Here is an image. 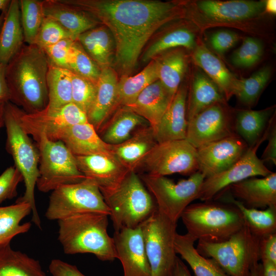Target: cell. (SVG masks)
Here are the masks:
<instances>
[{"mask_svg":"<svg viewBox=\"0 0 276 276\" xmlns=\"http://www.w3.org/2000/svg\"><path fill=\"white\" fill-rule=\"evenodd\" d=\"M88 13L111 32L115 42L113 64L122 76L135 68L144 47L165 24L178 18L174 2L148 0H62Z\"/></svg>","mask_w":276,"mask_h":276,"instance_id":"6da1fadb","label":"cell"},{"mask_svg":"<svg viewBox=\"0 0 276 276\" xmlns=\"http://www.w3.org/2000/svg\"><path fill=\"white\" fill-rule=\"evenodd\" d=\"M49 60L36 44H25L6 64L5 78L9 102L27 113L39 111L48 103Z\"/></svg>","mask_w":276,"mask_h":276,"instance_id":"7a4b0ae2","label":"cell"},{"mask_svg":"<svg viewBox=\"0 0 276 276\" xmlns=\"http://www.w3.org/2000/svg\"><path fill=\"white\" fill-rule=\"evenodd\" d=\"M108 216L88 212L58 220V240L64 254H91L102 261L117 259L113 237L107 232Z\"/></svg>","mask_w":276,"mask_h":276,"instance_id":"3957f363","label":"cell"},{"mask_svg":"<svg viewBox=\"0 0 276 276\" xmlns=\"http://www.w3.org/2000/svg\"><path fill=\"white\" fill-rule=\"evenodd\" d=\"M22 109L8 101L5 105L4 121L6 131L5 149L12 156L14 166L24 178L25 191L16 202L29 203L32 208V221L41 229V220L35 203V188L38 177L39 154L37 146L20 126Z\"/></svg>","mask_w":276,"mask_h":276,"instance_id":"277c9868","label":"cell"},{"mask_svg":"<svg viewBox=\"0 0 276 276\" xmlns=\"http://www.w3.org/2000/svg\"><path fill=\"white\" fill-rule=\"evenodd\" d=\"M180 218L187 233L196 240L221 242L239 231L245 222L234 205L212 200L190 204Z\"/></svg>","mask_w":276,"mask_h":276,"instance_id":"5b68a950","label":"cell"},{"mask_svg":"<svg viewBox=\"0 0 276 276\" xmlns=\"http://www.w3.org/2000/svg\"><path fill=\"white\" fill-rule=\"evenodd\" d=\"M114 232L140 227L157 210L156 202L138 173L129 171L120 184L102 194Z\"/></svg>","mask_w":276,"mask_h":276,"instance_id":"8992f818","label":"cell"},{"mask_svg":"<svg viewBox=\"0 0 276 276\" xmlns=\"http://www.w3.org/2000/svg\"><path fill=\"white\" fill-rule=\"evenodd\" d=\"M198 241L197 251L213 259L229 276H250L251 268L260 260V238L245 224L225 241Z\"/></svg>","mask_w":276,"mask_h":276,"instance_id":"52a82bcc","label":"cell"},{"mask_svg":"<svg viewBox=\"0 0 276 276\" xmlns=\"http://www.w3.org/2000/svg\"><path fill=\"white\" fill-rule=\"evenodd\" d=\"M36 146L39 154L36 187L39 191L52 192L85 178L77 166L75 156L61 141L41 138Z\"/></svg>","mask_w":276,"mask_h":276,"instance_id":"ba28073f","label":"cell"},{"mask_svg":"<svg viewBox=\"0 0 276 276\" xmlns=\"http://www.w3.org/2000/svg\"><path fill=\"white\" fill-rule=\"evenodd\" d=\"M139 175L153 197L157 210L174 223H177L186 208L197 199L205 179L198 171L188 179L177 182L166 176H152L143 174Z\"/></svg>","mask_w":276,"mask_h":276,"instance_id":"9c48e42d","label":"cell"},{"mask_svg":"<svg viewBox=\"0 0 276 276\" xmlns=\"http://www.w3.org/2000/svg\"><path fill=\"white\" fill-rule=\"evenodd\" d=\"M151 276H172L177 223L157 210L140 226Z\"/></svg>","mask_w":276,"mask_h":276,"instance_id":"30bf717a","label":"cell"},{"mask_svg":"<svg viewBox=\"0 0 276 276\" xmlns=\"http://www.w3.org/2000/svg\"><path fill=\"white\" fill-rule=\"evenodd\" d=\"M88 212L110 215L98 186L85 178L79 182L61 186L53 191L45 212L50 220H59L72 215Z\"/></svg>","mask_w":276,"mask_h":276,"instance_id":"8fae6325","label":"cell"},{"mask_svg":"<svg viewBox=\"0 0 276 276\" xmlns=\"http://www.w3.org/2000/svg\"><path fill=\"white\" fill-rule=\"evenodd\" d=\"M198 171L197 149L185 139L157 143L135 172L166 176L174 173L190 176Z\"/></svg>","mask_w":276,"mask_h":276,"instance_id":"7c38bea8","label":"cell"},{"mask_svg":"<svg viewBox=\"0 0 276 276\" xmlns=\"http://www.w3.org/2000/svg\"><path fill=\"white\" fill-rule=\"evenodd\" d=\"M19 121L24 131L36 142L41 138L59 141L67 128L88 122L86 114L73 102L56 108L47 106L43 109L31 113L22 110Z\"/></svg>","mask_w":276,"mask_h":276,"instance_id":"4fadbf2b","label":"cell"},{"mask_svg":"<svg viewBox=\"0 0 276 276\" xmlns=\"http://www.w3.org/2000/svg\"><path fill=\"white\" fill-rule=\"evenodd\" d=\"M269 124L261 138L250 146L242 156L226 170L205 178L200 188L197 199L203 201L212 200L231 185L245 179L271 174L264 162L258 157L257 151L268 134Z\"/></svg>","mask_w":276,"mask_h":276,"instance_id":"5bb4252c","label":"cell"},{"mask_svg":"<svg viewBox=\"0 0 276 276\" xmlns=\"http://www.w3.org/2000/svg\"><path fill=\"white\" fill-rule=\"evenodd\" d=\"M224 102L215 103L188 121L186 140L195 148L237 134Z\"/></svg>","mask_w":276,"mask_h":276,"instance_id":"9a60e30c","label":"cell"},{"mask_svg":"<svg viewBox=\"0 0 276 276\" xmlns=\"http://www.w3.org/2000/svg\"><path fill=\"white\" fill-rule=\"evenodd\" d=\"M248 147L235 134L197 148L198 171L205 178L223 171L237 162Z\"/></svg>","mask_w":276,"mask_h":276,"instance_id":"2e32d148","label":"cell"},{"mask_svg":"<svg viewBox=\"0 0 276 276\" xmlns=\"http://www.w3.org/2000/svg\"><path fill=\"white\" fill-rule=\"evenodd\" d=\"M113 239L124 276H151L140 226L114 232Z\"/></svg>","mask_w":276,"mask_h":276,"instance_id":"e0dca14e","label":"cell"},{"mask_svg":"<svg viewBox=\"0 0 276 276\" xmlns=\"http://www.w3.org/2000/svg\"><path fill=\"white\" fill-rule=\"evenodd\" d=\"M77 166L86 179L95 183L102 194L116 188L129 171L112 153L75 156Z\"/></svg>","mask_w":276,"mask_h":276,"instance_id":"ac0fdd59","label":"cell"},{"mask_svg":"<svg viewBox=\"0 0 276 276\" xmlns=\"http://www.w3.org/2000/svg\"><path fill=\"white\" fill-rule=\"evenodd\" d=\"M224 190L249 208H276V173L261 178L250 177ZM223 190V191H224Z\"/></svg>","mask_w":276,"mask_h":276,"instance_id":"d6986e66","label":"cell"},{"mask_svg":"<svg viewBox=\"0 0 276 276\" xmlns=\"http://www.w3.org/2000/svg\"><path fill=\"white\" fill-rule=\"evenodd\" d=\"M187 96L186 86H179L154 130L157 143L186 139L188 126L186 115Z\"/></svg>","mask_w":276,"mask_h":276,"instance_id":"ffe728a7","label":"cell"},{"mask_svg":"<svg viewBox=\"0 0 276 276\" xmlns=\"http://www.w3.org/2000/svg\"><path fill=\"white\" fill-rule=\"evenodd\" d=\"M173 97L157 80L146 87L133 102L124 107L145 119L154 130Z\"/></svg>","mask_w":276,"mask_h":276,"instance_id":"44dd1931","label":"cell"},{"mask_svg":"<svg viewBox=\"0 0 276 276\" xmlns=\"http://www.w3.org/2000/svg\"><path fill=\"white\" fill-rule=\"evenodd\" d=\"M118 82L112 67L101 68L95 99L86 114L88 122L97 131L113 112Z\"/></svg>","mask_w":276,"mask_h":276,"instance_id":"7402d4cb","label":"cell"},{"mask_svg":"<svg viewBox=\"0 0 276 276\" xmlns=\"http://www.w3.org/2000/svg\"><path fill=\"white\" fill-rule=\"evenodd\" d=\"M150 126L144 118L124 106L118 108L97 131L102 141L109 145L121 144L140 130Z\"/></svg>","mask_w":276,"mask_h":276,"instance_id":"603a6c76","label":"cell"},{"mask_svg":"<svg viewBox=\"0 0 276 276\" xmlns=\"http://www.w3.org/2000/svg\"><path fill=\"white\" fill-rule=\"evenodd\" d=\"M42 4L44 16L57 21L76 39L80 34L101 25L88 13L62 0H44Z\"/></svg>","mask_w":276,"mask_h":276,"instance_id":"cb8c5ba5","label":"cell"},{"mask_svg":"<svg viewBox=\"0 0 276 276\" xmlns=\"http://www.w3.org/2000/svg\"><path fill=\"white\" fill-rule=\"evenodd\" d=\"M262 1L232 0L200 1L198 7L206 17L218 21H238L260 14L264 9Z\"/></svg>","mask_w":276,"mask_h":276,"instance_id":"d4e9b609","label":"cell"},{"mask_svg":"<svg viewBox=\"0 0 276 276\" xmlns=\"http://www.w3.org/2000/svg\"><path fill=\"white\" fill-rule=\"evenodd\" d=\"M59 141L75 156H86L111 152V145L104 142L94 126L88 122L67 128Z\"/></svg>","mask_w":276,"mask_h":276,"instance_id":"484cf974","label":"cell"},{"mask_svg":"<svg viewBox=\"0 0 276 276\" xmlns=\"http://www.w3.org/2000/svg\"><path fill=\"white\" fill-rule=\"evenodd\" d=\"M157 143L154 130L149 126L140 130L125 142L111 145V152L128 170L135 172Z\"/></svg>","mask_w":276,"mask_h":276,"instance_id":"4316f807","label":"cell"},{"mask_svg":"<svg viewBox=\"0 0 276 276\" xmlns=\"http://www.w3.org/2000/svg\"><path fill=\"white\" fill-rule=\"evenodd\" d=\"M76 40L101 68L111 67L115 58L116 44L106 26L100 25L88 30L79 35Z\"/></svg>","mask_w":276,"mask_h":276,"instance_id":"83f0119b","label":"cell"},{"mask_svg":"<svg viewBox=\"0 0 276 276\" xmlns=\"http://www.w3.org/2000/svg\"><path fill=\"white\" fill-rule=\"evenodd\" d=\"M19 1L11 0L0 30V63L7 64L24 45Z\"/></svg>","mask_w":276,"mask_h":276,"instance_id":"f1b7e54d","label":"cell"},{"mask_svg":"<svg viewBox=\"0 0 276 276\" xmlns=\"http://www.w3.org/2000/svg\"><path fill=\"white\" fill-rule=\"evenodd\" d=\"M193 59L217 85L226 100L233 95V87L237 78L226 68L221 60L205 47L195 50Z\"/></svg>","mask_w":276,"mask_h":276,"instance_id":"f546056e","label":"cell"},{"mask_svg":"<svg viewBox=\"0 0 276 276\" xmlns=\"http://www.w3.org/2000/svg\"><path fill=\"white\" fill-rule=\"evenodd\" d=\"M196 240L188 234H176L174 246L176 254L190 266L195 276H229L213 259L203 257L194 246Z\"/></svg>","mask_w":276,"mask_h":276,"instance_id":"4dcf8cb0","label":"cell"},{"mask_svg":"<svg viewBox=\"0 0 276 276\" xmlns=\"http://www.w3.org/2000/svg\"><path fill=\"white\" fill-rule=\"evenodd\" d=\"M224 98L217 85L201 73H197L193 79L188 102L187 121L209 106L224 102Z\"/></svg>","mask_w":276,"mask_h":276,"instance_id":"1f68e13d","label":"cell"},{"mask_svg":"<svg viewBox=\"0 0 276 276\" xmlns=\"http://www.w3.org/2000/svg\"><path fill=\"white\" fill-rule=\"evenodd\" d=\"M273 107L262 110H241L234 118L236 133L248 147L255 145L263 135L271 119Z\"/></svg>","mask_w":276,"mask_h":276,"instance_id":"d6a6232c","label":"cell"},{"mask_svg":"<svg viewBox=\"0 0 276 276\" xmlns=\"http://www.w3.org/2000/svg\"><path fill=\"white\" fill-rule=\"evenodd\" d=\"M157 80L154 60L134 76H121L117 85L113 112L119 107L131 103L146 87Z\"/></svg>","mask_w":276,"mask_h":276,"instance_id":"836d02e7","label":"cell"},{"mask_svg":"<svg viewBox=\"0 0 276 276\" xmlns=\"http://www.w3.org/2000/svg\"><path fill=\"white\" fill-rule=\"evenodd\" d=\"M221 198L237 208L242 214L245 224L252 234L261 238L276 233V208H267L259 210L246 207L241 201L233 198L230 194H223Z\"/></svg>","mask_w":276,"mask_h":276,"instance_id":"e575fe53","label":"cell"},{"mask_svg":"<svg viewBox=\"0 0 276 276\" xmlns=\"http://www.w3.org/2000/svg\"><path fill=\"white\" fill-rule=\"evenodd\" d=\"M0 276H47L40 262L14 250L10 243L0 246Z\"/></svg>","mask_w":276,"mask_h":276,"instance_id":"d590c367","label":"cell"},{"mask_svg":"<svg viewBox=\"0 0 276 276\" xmlns=\"http://www.w3.org/2000/svg\"><path fill=\"white\" fill-rule=\"evenodd\" d=\"M158 80L174 97L178 89L186 70V58L183 52L176 50L154 58Z\"/></svg>","mask_w":276,"mask_h":276,"instance_id":"8d00e7d4","label":"cell"},{"mask_svg":"<svg viewBox=\"0 0 276 276\" xmlns=\"http://www.w3.org/2000/svg\"><path fill=\"white\" fill-rule=\"evenodd\" d=\"M32 212L31 205L25 202L0 206V246L10 243L14 237L30 230V222L21 224L20 222Z\"/></svg>","mask_w":276,"mask_h":276,"instance_id":"74e56055","label":"cell"},{"mask_svg":"<svg viewBox=\"0 0 276 276\" xmlns=\"http://www.w3.org/2000/svg\"><path fill=\"white\" fill-rule=\"evenodd\" d=\"M47 84L48 107L59 108L72 102L71 71L49 61Z\"/></svg>","mask_w":276,"mask_h":276,"instance_id":"f35d334b","label":"cell"},{"mask_svg":"<svg viewBox=\"0 0 276 276\" xmlns=\"http://www.w3.org/2000/svg\"><path fill=\"white\" fill-rule=\"evenodd\" d=\"M195 45L193 32L186 28H177L164 34L150 44L144 52L142 60L144 62H149L170 49L180 47L191 49Z\"/></svg>","mask_w":276,"mask_h":276,"instance_id":"ab89813d","label":"cell"},{"mask_svg":"<svg viewBox=\"0 0 276 276\" xmlns=\"http://www.w3.org/2000/svg\"><path fill=\"white\" fill-rule=\"evenodd\" d=\"M271 73L270 68L265 66L249 78L236 79L233 87V95H235L244 105L253 106L269 81Z\"/></svg>","mask_w":276,"mask_h":276,"instance_id":"60d3db41","label":"cell"},{"mask_svg":"<svg viewBox=\"0 0 276 276\" xmlns=\"http://www.w3.org/2000/svg\"><path fill=\"white\" fill-rule=\"evenodd\" d=\"M21 24L25 42L34 44L44 17L42 1L19 0Z\"/></svg>","mask_w":276,"mask_h":276,"instance_id":"b9f144b4","label":"cell"},{"mask_svg":"<svg viewBox=\"0 0 276 276\" xmlns=\"http://www.w3.org/2000/svg\"><path fill=\"white\" fill-rule=\"evenodd\" d=\"M69 70L95 84H97L101 72V68L86 53L76 40L72 47L69 62Z\"/></svg>","mask_w":276,"mask_h":276,"instance_id":"7bdbcfd3","label":"cell"},{"mask_svg":"<svg viewBox=\"0 0 276 276\" xmlns=\"http://www.w3.org/2000/svg\"><path fill=\"white\" fill-rule=\"evenodd\" d=\"M72 102L86 114L96 94L97 84L71 71Z\"/></svg>","mask_w":276,"mask_h":276,"instance_id":"ee69618b","label":"cell"},{"mask_svg":"<svg viewBox=\"0 0 276 276\" xmlns=\"http://www.w3.org/2000/svg\"><path fill=\"white\" fill-rule=\"evenodd\" d=\"M66 39L76 40V38L59 23L44 16L34 44L43 49Z\"/></svg>","mask_w":276,"mask_h":276,"instance_id":"f6af8a7d","label":"cell"},{"mask_svg":"<svg viewBox=\"0 0 276 276\" xmlns=\"http://www.w3.org/2000/svg\"><path fill=\"white\" fill-rule=\"evenodd\" d=\"M263 47L261 42L254 38H245L241 46L233 53L231 61L235 66L248 67L256 64L261 58Z\"/></svg>","mask_w":276,"mask_h":276,"instance_id":"bcb514c9","label":"cell"},{"mask_svg":"<svg viewBox=\"0 0 276 276\" xmlns=\"http://www.w3.org/2000/svg\"><path fill=\"white\" fill-rule=\"evenodd\" d=\"M22 181V175L14 166L5 170L0 175V204L17 196V187Z\"/></svg>","mask_w":276,"mask_h":276,"instance_id":"7dc6e473","label":"cell"},{"mask_svg":"<svg viewBox=\"0 0 276 276\" xmlns=\"http://www.w3.org/2000/svg\"><path fill=\"white\" fill-rule=\"evenodd\" d=\"M75 40L66 39L45 48L44 50L51 63L69 70V62Z\"/></svg>","mask_w":276,"mask_h":276,"instance_id":"c3c4849f","label":"cell"},{"mask_svg":"<svg viewBox=\"0 0 276 276\" xmlns=\"http://www.w3.org/2000/svg\"><path fill=\"white\" fill-rule=\"evenodd\" d=\"M238 40L237 33L228 30H220L212 34L210 43L214 50L222 54L235 45Z\"/></svg>","mask_w":276,"mask_h":276,"instance_id":"681fc988","label":"cell"},{"mask_svg":"<svg viewBox=\"0 0 276 276\" xmlns=\"http://www.w3.org/2000/svg\"><path fill=\"white\" fill-rule=\"evenodd\" d=\"M49 271L52 276H86L75 265L60 259L52 260L49 265Z\"/></svg>","mask_w":276,"mask_h":276,"instance_id":"f907efd6","label":"cell"},{"mask_svg":"<svg viewBox=\"0 0 276 276\" xmlns=\"http://www.w3.org/2000/svg\"><path fill=\"white\" fill-rule=\"evenodd\" d=\"M267 145L261 156L263 162H272L276 165V124L275 118L272 117L269 123V131L267 137Z\"/></svg>","mask_w":276,"mask_h":276,"instance_id":"816d5d0a","label":"cell"},{"mask_svg":"<svg viewBox=\"0 0 276 276\" xmlns=\"http://www.w3.org/2000/svg\"><path fill=\"white\" fill-rule=\"evenodd\" d=\"M260 260H268L276 264V233L260 238Z\"/></svg>","mask_w":276,"mask_h":276,"instance_id":"f5cc1de1","label":"cell"},{"mask_svg":"<svg viewBox=\"0 0 276 276\" xmlns=\"http://www.w3.org/2000/svg\"><path fill=\"white\" fill-rule=\"evenodd\" d=\"M6 64L0 63V103L9 101V94L5 78Z\"/></svg>","mask_w":276,"mask_h":276,"instance_id":"db71d44e","label":"cell"},{"mask_svg":"<svg viewBox=\"0 0 276 276\" xmlns=\"http://www.w3.org/2000/svg\"><path fill=\"white\" fill-rule=\"evenodd\" d=\"M172 276H192L188 267L178 256L176 259Z\"/></svg>","mask_w":276,"mask_h":276,"instance_id":"11a10c76","label":"cell"},{"mask_svg":"<svg viewBox=\"0 0 276 276\" xmlns=\"http://www.w3.org/2000/svg\"><path fill=\"white\" fill-rule=\"evenodd\" d=\"M261 261L264 276H276V264L266 259Z\"/></svg>","mask_w":276,"mask_h":276,"instance_id":"9f6ffc18","label":"cell"},{"mask_svg":"<svg viewBox=\"0 0 276 276\" xmlns=\"http://www.w3.org/2000/svg\"><path fill=\"white\" fill-rule=\"evenodd\" d=\"M264 9L266 11L270 14H275L276 1L275 0H268L265 2Z\"/></svg>","mask_w":276,"mask_h":276,"instance_id":"6f0895ef","label":"cell"},{"mask_svg":"<svg viewBox=\"0 0 276 276\" xmlns=\"http://www.w3.org/2000/svg\"><path fill=\"white\" fill-rule=\"evenodd\" d=\"M250 276H264L262 265L258 263L252 267Z\"/></svg>","mask_w":276,"mask_h":276,"instance_id":"680465c9","label":"cell"},{"mask_svg":"<svg viewBox=\"0 0 276 276\" xmlns=\"http://www.w3.org/2000/svg\"><path fill=\"white\" fill-rule=\"evenodd\" d=\"M6 103H0V131L2 128L5 126L4 114Z\"/></svg>","mask_w":276,"mask_h":276,"instance_id":"91938a15","label":"cell"},{"mask_svg":"<svg viewBox=\"0 0 276 276\" xmlns=\"http://www.w3.org/2000/svg\"><path fill=\"white\" fill-rule=\"evenodd\" d=\"M11 0H0V11H6L9 6Z\"/></svg>","mask_w":276,"mask_h":276,"instance_id":"94428289","label":"cell"},{"mask_svg":"<svg viewBox=\"0 0 276 276\" xmlns=\"http://www.w3.org/2000/svg\"><path fill=\"white\" fill-rule=\"evenodd\" d=\"M6 11L2 12L0 14V30H1L2 26V24L4 19V17L5 16Z\"/></svg>","mask_w":276,"mask_h":276,"instance_id":"6125c7cd","label":"cell"}]
</instances>
